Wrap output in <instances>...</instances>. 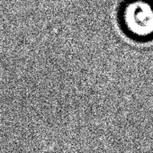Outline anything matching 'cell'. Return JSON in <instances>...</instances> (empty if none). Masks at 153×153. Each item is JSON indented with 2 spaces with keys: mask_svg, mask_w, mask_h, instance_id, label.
Listing matches in <instances>:
<instances>
[{
  "mask_svg": "<svg viewBox=\"0 0 153 153\" xmlns=\"http://www.w3.org/2000/svg\"><path fill=\"white\" fill-rule=\"evenodd\" d=\"M123 24L133 37L147 39L153 36V5L147 0H132L123 11Z\"/></svg>",
  "mask_w": 153,
  "mask_h": 153,
  "instance_id": "cell-1",
  "label": "cell"
}]
</instances>
